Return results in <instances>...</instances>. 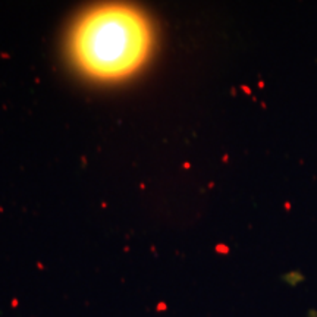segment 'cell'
Masks as SVG:
<instances>
[{
	"instance_id": "6da1fadb",
	"label": "cell",
	"mask_w": 317,
	"mask_h": 317,
	"mask_svg": "<svg viewBox=\"0 0 317 317\" xmlns=\"http://www.w3.org/2000/svg\"><path fill=\"white\" fill-rule=\"evenodd\" d=\"M149 24L135 9L103 6L79 21L72 37L78 65L91 76L116 79L135 72L149 55Z\"/></svg>"
},
{
	"instance_id": "7a4b0ae2",
	"label": "cell",
	"mask_w": 317,
	"mask_h": 317,
	"mask_svg": "<svg viewBox=\"0 0 317 317\" xmlns=\"http://www.w3.org/2000/svg\"><path fill=\"white\" fill-rule=\"evenodd\" d=\"M282 280H283L286 285H289V286H292V288H297L298 285H301V283L305 280V276H304L299 270H291V272L282 275Z\"/></svg>"
},
{
	"instance_id": "3957f363",
	"label": "cell",
	"mask_w": 317,
	"mask_h": 317,
	"mask_svg": "<svg viewBox=\"0 0 317 317\" xmlns=\"http://www.w3.org/2000/svg\"><path fill=\"white\" fill-rule=\"evenodd\" d=\"M307 317H317V310H308Z\"/></svg>"
}]
</instances>
